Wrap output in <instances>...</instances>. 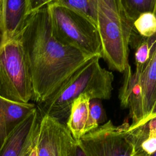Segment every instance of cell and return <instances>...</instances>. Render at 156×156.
<instances>
[{"label": "cell", "instance_id": "cell-16", "mask_svg": "<svg viewBox=\"0 0 156 156\" xmlns=\"http://www.w3.org/2000/svg\"><path fill=\"white\" fill-rule=\"evenodd\" d=\"M128 18L134 21L144 13L156 15V0H121Z\"/></svg>", "mask_w": 156, "mask_h": 156}, {"label": "cell", "instance_id": "cell-9", "mask_svg": "<svg viewBox=\"0 0 156 156\" xmlns=\"http://www.w3.org/2000/svg\"><path fill=\"white\" fill-rule=\"evenodd\" d=\"M29 15L28 0H1L0 43L19 37Z\"/></svg>", "mask_w": 156, "mask_h": 156}, {"label": "cell", "instance_id": "cell-4", "mask_svg": "<svg viewBox=\"0 0 156 156\" xmlns=\"http://www.w3.org/2000/svg\"><path fill=\"white\" fill-rule=\"evenodd\" d=\"M52 32L60 43L88 57H102V43L97 27L88 18L67 7L47 5Z\"/></svg>", "mask_w": 156, "mask_h": 156}, {"label": "cell", "instance_id": "cell-15", "mask_svg": "<svg viewBox=\"0 0 156 156\" xmlns=\"http://www.w3.org/2000/svg\"><path fill=\"white\" fill-rule=\"evenodd\" d=\"M98 0H55L52 3L67 7L91 21L97 27Z\"/></svg>", "mask_w": 156, "mask_h": 156}, {"label": "cell", "instance_id": "cell-12", "mask_svg": "<svg viewBox=\"0 0 156 156\" xmlns=\"http://www.w3.org/2000/svg\"><path fill=\"white\" fill-rule=\"evenodd\" d=\"M127 132L134 152L149 156L156 151V117L138 126L127 128Z\"/></svg>", "mask_w": 156, "mask_h": 156}, {"label": "cell", "instance_id": "cell-6", "mask_svg": "<svg viewBox=\"0 0 156 156\" xmlns=\"http://www.w3.org/2000/svg\"><path fill=\"white\" fill-rule=\"evenodd\" d=\"M129 125L115 126L108 120L77 142L87 156H132L133 147L127 132Z\"/></svg>", "mask_w": 156, "mask_h": 156}, {"label": "cell", "instance_id": "cell-20", "mask_svg": "<svg viewBox=\"0 0 156 156\" xmlns=\"http://www.w3.org/2000/svg\"><path fill=\"white\" fill-rule=\"evenodd\" d=\"M69 156H87L79 143H76L73 146Z\"/></svg>", "mask_w": 156, "mask_h": 156}, {"label": "cell", "instance_id": "cell-10", "mask_svg": "<svg viewBox=\"0 0 156 156\" xmlns=\"http://www.w3.org/2000/svg\"><path fill=\"white\" fill-rule=\"evenodd\" d=\"M34 103H18L0 96V150L17 126L36 108Z\"/></svg>", "mask_w": 156, "mask_h": 156}, {"label": "cell", "instance_id": "cell-1", "mask_svg": "<svg viewBox=\"0 0 156 156\" xmlns=\"http://www.w3.org/2000/svg\"><path fill=\"white\" fill-rule=\"evenodd\" d=\"M20 37L30 68L36 104L47 99L90 58L56 39L47 5L29 15Z\"/></svg>", "mask_w": 156, "mask_h": 156}, {"label": "cell", "instance_id": "cell-19", "mask_svg": "<svg viewBox=\"0 0 156 156\" xmlns=\"http://www.w3.org/2000/svg\"><path fill=\"white\" fill-rule=\"evenodd\" d=\"M55 0H28V13H30L53 2Z\"/></svg>", "mask_w": 156, "mask_h": 156}, {"label": "cell", "instance_id": "cell-23", "mask_svg": "<svg viewBox=\"0 0 156 156\" xmlns=\"http://www.w3.org/2000/svg\"><path fill=\"white\" fill-rule=\"evenodd\" d=\"M132 156H144L143 154H140V153H138L136 152H134L133 151V154H132Z\"/></svg>", "mask_w": 156, "mask_h": 156}, {"label": "cell", "instance_id": "cell-11", "mask_svg": "<svg viewBox=\"0 0 156 156\" xmlns=\"http://www.w3.org/2000/svg\"><path fill=\"white\" fill-rule=\"evenodd\" d=\"M139 83L143 119L137 126L149 116L156 101V48L150 61L140 76Z\"/></svg>", "mask_w": 156, "mask_h": 156}, {"label": "cell", "instance_id": "cell-3", "mask_svg": "<svg viewBox=\"0 0 156 156\" xmlns=\"http://www.w3.org/2000/svg\"><path fill=\"white\" fill-rule=\"evenodd\" d=\"M97 28L102 43V58L109 68L123 73L129 64L133 21L127 16L121 0H98Z\"/></svg>", "mask_w": 156, "mask_h": 156}, {"label": "cell", "instance_id": "cell-21", "mask_svg": "<svg viewBox=\"0 0 156 156\" xmlns=\"http://www.w3.org/2000/svg\"><path fill=\"white\" fill-rule=\"evenodd\" d=\"M155 117H156V101H155V104H154V106H153V107H152V110H151V113H150V114L149 115V116L141 122V123H140L138 126H140V125H141V124H144V123H145V122H146L147 121H149V119H152V118H155ZM129 128V127H128ZM132 129V128H131Z\"/></svg>", "mask_w": 156, "mask_h": 156}, {"label": "cell", "instance_id": "cell-17", "mask_svg": "<svg viewBox=\"0 0 156 156\" xmlns=\"http://www.w3.org/2000/svg\"><path fill=\"white\" fill-rule=\"evenodd\" d=\"M106 114L101 99H92L89 103L88 118L85 128V134L97 129L101 124L106 122Z\"/></svg>", "mask_w": 156, "mask_h": 156}, {"label": "cell", "instance_id": "cell-2", "mask_svg": "<svg viewBox=\"0 0 156 156\" xmlns=\"http://www.w3.org/2000/svg\"><path fill=\"white\" fill-rule=\"evenodd\" d=\"M100 58L99 56L88 58L47 99L35 104L41 115L65 124L73 101L81 94H86L91 99H109L114 76L112 72L101 66Z\"/></svg>", "mask_w": 156, "mask_h": 156}, {"label": "cell", "instance_id": "cell-14", "mask_svg": "<svg viewBox=\"0 0 156 156\" xmlns=\"http://www.w3.org/2000/svg\"><path fill=\"white\" fill-rule=\"evenodd\" d=\"M134 45L136 66L135 73L140 76L152 58L156 48V34L149 38H143L139 35Z\"/></svg>", "mask_w": 156, "mask_h": 156}, {"label": "cell", "instance_id": "cell-5", "mask_svg": "<svg viewBox=\"0 0 156 156\" xmlns=\"http://www.w3.org/2000/svg\"><path fill=\"white\" fill-rule=\"evenodd\" d=\"M0 96L18 103L34 99L30 68L20 37L0 43Z\"/></svg>", "mask_w": 156, "mask_h": 156}, {"label": "cell", "instance_id": "cell-18", "mask_svg": "<svg viewBox=\"0 0 156 156\" xmlns=\"http://www.w3.org/2000/svg\"><path fill=\"white\" fill-rule=\"evenodd\" d=\"M133 30L143 38L156 34V15L153 13L141 14L133 22Z\"/></svg>", "mask_w": 156, "mask_h": 156}, {"label": "cell", "instance_id": "cell-13", "mask_svg": "<svg viewBox=\"0 0 156 156\" xmlns=\"http://www.w3.org/2000/svg\"><path fill=\"white\" fill-rule=\"evenodd\" d=\"M90 99L88 95L83 94L77 98L71 105L65 124L76 141H78L85 135Z\"/></svg>", "mask_w": 156, "mask_h": 156}, {"label": "cell", "instance_id": "cell-7", "mask_svg": "<svg viewBox=\"0 0 156 156\" xmlns=\"http://www.w3.org/2000/svg\"><path fill=\"white\" fill-rule=\"evenodd\" d=\"M76 143L65 124L43 116L35 145L37 156H69Z\"/></svg>", "mask_w": 156, "mask_h": 156}, {"label": "cell", "instance_id": "cell-25", "mask_svg": "<svg viewBox=\"0 0 156 156\" xmlns=\"http://www.w3.org/2000/svg\"><path fill=\"white\" fill-rule=\"evenodd\" d=\"M0 2H1V0H0Z\"/></svg>", "mask_w": 156, "mask_h": 156}, {"label": "cell", "instance_id": "cell-24", "mask_svg": "<svg viewBox=\"0 0 156 156\" xmlns=\"http://www.w3.org/2000/svg\"><path fill=\"white\" fill-rule=\"evenodd\" d=\"M149 156H156V151L154 153H153L152 154H151V155H149Z\"/></svg>", "mask_w": 156, "mask_h": 156}, {"label": "cell", "instance_id": "cell-22", "mask_svg": "<svg viewBox=\"0 0 156 156\" xmlns=\"http://www.w3.org/2000/svg\"><path fill=\"white\" fill-rule=\"evenodd\" d=\"M27 156H37L36 147H35L27 155Z\"/></svg>", "mask_w": 156, "mask_h": 156}, {"label": "cell", "instance_id": "cell-8", "mask_svg": "<svg viewBox=\"0 0 156 156\" xmlns=\"http://www.w3.org/2000/svg\"><path fill=\"white\" fill-rule=\"evenodd\" d=\"M43 115L36 107L9 136L0 156H27L35 147Z\"/></svg>", "mask_w": 156, "mask_h": 156}]
</instances>
